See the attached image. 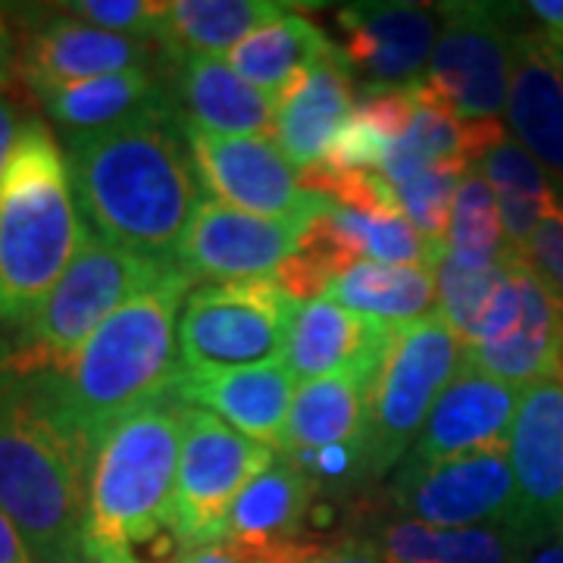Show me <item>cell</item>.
<instances>
[{
  "label": "cell",
  "mask_w": 563,
  "mask_h": 563,
  "mask_svg": "<svg viewBox=\"0 0 563 563\" xmlns=\"http://www.w3.org/2000/svg\"><path fill=\"white\" fill-rule=\"evenodd\" d=\"M301 303L269 279L210 282L181 303V373L285 363Z\"/></svg>",
  "instance_id": "8"
},
{
  "label": "cell",
  "mask_w": 563,
  "mask_h": 563,
  "mask_svg": "<svg viewBox=\"0 0 563 563\" xmlns=\"http://www.w3.org/2000/svg\"><path fill=\"white\" fill-rule=\"evenodd\" d=\"M181 413L176 391H166L107 429L88 476L85 551L91 563H141L135 548L173 523Z\"/></svg>",
  "instance_id": "5"
},
{
  "label": "cell",
  "mask_w": 563,
  "mask_h": 563,
  "mask_svg": "<svg viewBox=\"0 0 563 563\" xmlns=\"http://www.w3.org/2000/svg\"><path fill=\"white\" fill-rule=\"evenodd\" d=\"M523 261L539 273L544 285L563 301V207L536 229L523 251Z\"/></svg>",
  "instance_id": "39"
},
{
  "label": "cell",
  "mask_w": 563,
  "mask_h": 563,
  "mask_svg": "<svg viewBox=\"0 0 563 563\" xmlns=\"http://www.w3.org/2000/svg\"><path fill=\"white\" fill-rule=\"evenodd\" d=\"M332 220L342 229L344 242L354 247L361 261L395 263V266H439L442 251L422 239L404 217L401 207H388L376 213L344 210L332 203Z\"/></svg>",
  "instance_id": "32"
},
{
  "label": "cell",
  "mask_w": 563,
  "mask_h": 563,
  "mask_svg": "<svg viewBox=\"0 0 563 563\" xmlns=\"http://www.w3.org/2000/svg\"><path fill=\"white\" fill-rule=\"evenodd\" d=\"M461 366L463 339L439 310L391 329L379 373L369 388L366 470L373 479H383L401 466Z\"/></svg>",
  "instance_id": "7"
},
{
  "label": "cell",
  "mask_w": 563,
  "mask_h": 563,
  "mask_svg": "<svg viewBox=\"0 0 563 563\" xmlns=\"http://www.w3.org/2000/svg\"><path fill=\"white\" fill-rule=\"evenodd\" d=\"M376 376L344 373L298 385V395L282 435V454L313 451L329 444L366 442L369 388Z\"/></svg>",
  "instance_id": "27"
},
{
  "label": "cell",
  "mask_w": 563,
  "mask_h": 563,
  "mask_svg": "<svg viewBox=\"0 0 563 563\" xmlns=\"http://www.w3.org/2000/svg\"><path fill=\"white\" fill-rule=\"evenodd\" d=\"M301 466L303 473L313 479L317 488H332V485H351L361 476H369L366 470V442L329 444V448H313V451H295L285 454Z\"/></svg>",
  "instance_id": "36"
},
{
  "label": "cell",
  "mask_w": 563,
  "mask_h": 563,
  "mask_svg": "<svg viewBox=\"0 0 563 563\" xmlns=\"http://www.w3.org/2000/svg\"><path fill=\"white\" fill-rule=\"evenodd\" d=\"M173 391L181 404L220 417L247 439L282 448L298 379L285 363H266L220 373H181Z\"/></svg>",
  "instance_id": "19"
},
{
  "label": "cell",
  "mask_w": 563,
  "mask_h": 563,
  "mask_svg": "<svg viewBox=\"0 0 563 563\" xmlns=\"http://www.w3.org/2000/svg\"><path fill=\"white\" fill-rule=\"evenodd\" d=\"M63 154L91 235L176 266L203 201L176 98L101 132L63 135Z\"/></svg>",
  "instance_id": "1"
},
{
  "label": "cell",
  "mask_w": 563,
  "mask_h": 563,
  "mask_svg": "<svg viewBox=\"0 0 563 563\" xmlns=\"http://www.w3.org/2000/svg\"><path fill=\"white\" fill-rule=\"evenodd\" d=\"M351 117L373 125L376 132H383L385 139L395 144V141L407 135L410 122L417 117V98H413L410 88L363 91L361 101H354Z\"/></svg>",
  "instance_id": "38"
},
{
  "label": "cell",
  "mask_w": 563,
  "mask_h": 563,
  "mask_svg": "<svg viewBox=\"0 0 563 563\" xmlns=\"http://www.w3.org/2000/svg\"><path fill=\"white\" fill-rule=\"evenodd\" d=\"M517 476V526L539 544L563 529V383L526 385L507 442Z\"/></svg>",
  "instance_id": "15"
},
{
  "label": "cell",
  "mask_w": 563,
  "mask_h": 563,
  "mask_svg": "<svg viewBox=\"0 0 563 563\" xmlns=\"http://www.w3.org/2000/svg\"><path fill=\"white\" fill-rule=\"evenodd\" d=\"M391 151V141L385 139L383 132H376L373 125L347 117L342 125V132L335 135L332 147H329V157L322 166H332V169H361V173H379L383 169L385 157Z\"/></svg>",
  "instance_id": "37"
},
{
  "label": "cell",
  "mask_w": 563,
  "mask_h": 563,
  "mask_svg": "<svg viewBox=\"0 0 563 563\" xmlns=\"http://www.w3.org/2000/svg\"><path fill=\"white\" fill-rule=\"evenodd\" d=\"M507 129L563 185V47L542 32H517Z\"/></svg>",
  "instance_id": "20"
},
{
  "label": "cell",
  "mask_w": 563,
  "mask_h": 563,
  "mask_svg": "<svg viewBox=\"0 0 563 563\" xmlns=\"http://www.w3.org/2000/svg\"><path fill=\"white\" fill-rule=\"evenodd\" d=\"M169 273H176V266L144 261L88 232L51 298L10 344L13 361L35 373H63L110 313Z\"/></svg>",
  "instance_id": "6"
},
{
  "label": "cell",
  "mask_w": 563,
  "mask_h": 563,
  "mask_svg": "<svg viewBox=\"0 0 563 563\" xmlns=\"http://www.w3.org/2000/svg\"><path fill=\"white\" fill-rule=\"evenodd\" d=\"M529 16L542 25V35L563 47V0H532L526 3Z\"/></svg>",
  "instance_id": "44"
},
{
  "label": "cell",
  "mask_w": 563,
  "mask_h": 563,
  "mask_svg": "<svg viewBox=\"0 0 563 563\" xmlns=\"http://www.w3.org/2000/svg\"><path fill=\"white\" fill-rule=\"evenodd\" d=\"M332 47L335 41L325 38V32L313 22L285 13L282 20L263 25L242 44H235L225 54V63L244 81H251L263 95L279 101L282 95Z\"/></svg>",
  "instance_id": "30"
},
{
  "label": "cell",
  "mask_w": 563,
  "mask_h": 563,
  "mask_svg": "<svg viewBox=\"0 0 563 563\" xmlns=\"http://www.w3.org/2000/svg\"><path fill=\"white\" fill-rule=\"evenodd\" d=\"M479 173L498 198L507 244L523 254L536 229L563 207V185L510 135L485 154Z\"/></svg>",
  "instance_id": "29"
},
{
  "label": "cell",
  "mask_w": 563,
  "mask_h": 563,
  "mask_svg": "<svg viewBox=\"0 0 563 563\" xmlns=\"http://www.w3.org/2000/svg\"><path fill=\"white\" fill-rule=\"evenodd\" d=\"M154 44L95 29L54 7L25 35L20 51V76L35 91L44 85L113 76L125 69H151Z\"/></svg>",
  "instance_id": "18"
},
{
  "label": "cell",
  "mask_w": 563,
  "mask_h": 563,
  "mask_svg": "<svg viewBox=\"0 0 563 563\" xmlns=\"http://www.w3.org/2000/svg\"><path fill=\"white\" fill-rule=\"evenodd\" d=\"M470 169L461 163H442L420 173L417 179L404 181L395 188V198L401 203L404 217L420 232L426 242L439 251H448V229H451V210L457 201L461 181Z\"/></svg>",
  "instance_id": "33"
},
{
  "label": "cell",
  "mask_w": 563,
  "mask_h": 563,
  "mask_svg": "<svg viewBox=\"0 0 563 563\" xmlns=\"http://www.w3.org/2000/svg\"><path fill=\"white\" fill-rule=\"evenodd\" d=\"M354 76L339 44L322 54L301 79L276 101V132L282 154L298 169H317L329 157V147L354 110Z\"/></svg>",
  "instance_id": "22"
},
{
  "label": "cell",
  "mask_w": 563,
  "mask_h": 563,
  "mask_svg": "<svg viewBox=\"0 0 563 563\" xmlns=\"http://www.w3.org/2000/svg\"><path fill=\"white\" fill-rule=\"evenodd\" d=\"M520 395L523 388L501 383L463 363L454 383L444 388L439 404L432 407L420 439L404 461L435 463L476 454V451L507 448Z\"/></svg>",
  "instance_id": "17"
},
{
  "label": "cell",
  "mask_w": 563,
  "mask_h": 563,
  "mask_svg": "<svg viewBox=\"0 0 563 563\" xmlns=\"http://www.w3.org/2000/svg\"><path fill=\"white\" fill-rule=\"evenodd\" d=\"M188 288L185 273H169L110 313L63 373H51L63 417L95 451L110 426L179 383V317Z\"/></svg>",
  "instance_id": "3"
},
{
  "label": "cell",
  "mask_w": 563,
  "mask_h": 563,
  "mask_svg": "<svg viewBox=\"0 0 563 563\" xmlns=\"http://www.w3.org/2000/svg\"><path fill=\"white\" fill-rule=\"evenodd\" d=\"M185 139L201 185L213 201L282 222H310L332 201L307 191L301 169L282 154L276 141L263 135H213L185 122Z\"/></svg>",
  "instance_id": "11"
},
{
  "label": "cell",
  "mask_w": 563,
  "mask_h": 563,
  "mask_svg": "<svg viewBox=\"0 0 563 563\" xmlns=\"http://www.w3.org/2000/svg\"><path fill=\"white\" fill-rule=\"evenodd\" d=\"M325 298L357 317L398 329L439 310V276L432 266L363 261L332 282Z\"/></svg>",
  "instance_id": "26"
},
{
  "label": "cell",
  "mask_w": 563,
  "mask_h": 563,
  "mask_svg": "<svg viewBox=\"0 0 563 563\" xmlns=\"http://www.w3.org/2000/svg\"><path fill=\"white\" fill-rule=\"evenodd\" d=\"M344 63L363 91L410 88L426 73L442 35V10L426 3H351L335 13Z\"/></svg>",
  "instance_id": "13"
},
{
  "label": "cell",
  "mask_w": 563,
  "mask_h": 563,
  "mask_svg": "<svg viewBox=\"0 0 563 563\" xmlns=\"http://www.w3.org/2000/svg\"><path fill=\"white\" fill-rule=\"evenodd\" d=\"M369 544L388 563H526L536 548L517 523L435 529L410 517L379 526Z\"/></svg>",
  "instance_id": "24"
},
{
  "label": "cell",
  "mask_w": 563,
  "mask_h": 563,
  "mask_svg": "<svg viewBox=\"0 0 563 563\" xmlns=\"http://www.w3.org/2000/svg\"><path fill=\"white\" fill-rule=\"evenodd\" d=\"M303 563H388L373 548L369 542H361V539H347V542L329 544V548H320L313 558H307Z\"/></svg>",
  "instance_id": "41"
},
{
  "label": "cell",
  "mask_w": 563,
  "mask_h": 563,
  "mask_svg": "<svg viewBox=\"0 0 563 563\" xmlns=\"http://www.w3.org/2000/svg\"><path fill=\"white\" fill-rule=\"evenodd\" d=\"M276 448L254 442L201 407L181 413V454L173 501V536L191 548L220 544L229 514L247 485L269 470Z\"/></svg>",
  "instance_id": "10"
},
{
  "label": "cell",
  "mask_w": 563,
  "mask_h": 563,
  "mask_svg": "<svg viewBox=\"0 0 563 563\" xmlns=\"http://www.w3.org/2000/svg\"><path fill=\"white\" fill-rule=\"evenodd\" d=\"M391 501L404 517L435 529L517 523L520 514L507 448L435 463L404 461L391 483Z\"/></svg>",
  "instance_id": "12"
},
{
  "label": "cell",
  "mask_w": 563,
  "mask_h": 563,
  "mask_svg": "<svg viewBox=\"0 0 563 563\" xmlns=\"http://www.w3.org/2000/svg\"><path fill=\"white\" fill-rule=\"evenodd\" d=\"M507 261L498 263V266H488V269H463L457 263L442 257V263L435 266V276H439V313L461 335L463 344L473 335L476 322L483 317L485 303L492 301Z\"/></svg>",
  "instance_id": "34"
},
{
  "label": "cell",
  "mask_w": 563,
  "mask_h": 563,
  "mask_svg": "<svg viewBox=\"0 0 563 563\" xmlns=\"http://www.w3.org/2000/svg\"><path fill=\"white\" fill-rule=\"evenodd\" d=\"M22 125H25V120H22L20 103L3 91V95H0V185H3V176H7V166H10V157H13V147H16V141H20Z\"/></svg>",
  "instance_id": "40"
},
{
  "label": "cell",
  "mask_w": 563,
  "mask_h": 563,
  "mask_svg": "<svg viewBox=\"0 0 563 563\" xmlns=\"http://www.w3.org/2000/svg\"><path fill=\"white\" fill-rule=\"evenodd\" d=\"M88 239L66 154L29 117L0 185V325H25Z\"/></svg>",
  "instance_id": "4"
},
{
  "label": "cell",
  "mask_w": 563,
  "mask_h": 563,
  "mask_svg": "<svg viewBox=\"0 0 563 563\" xmlns=\"http://www.w3.org/2000/svg\"><path fill=\"white\" fill-rule=\"evenodd\" d=\"M288 10L291 3L276 0H169L157 44H163L166 60L185 54L222 57Z\"/></svg>",
  "instance_id": "28"
},
{
  "label": "cell",
  "mask_w": 563,
  "mask_h": 563,
  "mask_svg": "<svg viewBox=\"0 0 563 563\" xmlns=\"http://www.w3.org/2000/svg\"><path fill=\"white\" fill-rule=\"evenodd\" d=\"M95 448L63 417L51 373L0 351V510L41 563H91L85 551Z\"/></svg>",
  "instance_id": "2"
},
{
  "label": "cell",
  "mask_w": 563,
  "mask_h": 563,
  "mask_svg": "<svg viewBox=\"0 0 563 563\" xmlns=\"http://www.w3.org/2000/svg\"><path fill=\"white\" fill-rule=\"evenodd\" d=\"M176 563H254L232 551L229 544H207V548H191L185 551Z\"/></svg>",
  "instance_id": "45"
},
{
  "label": "cell",
  "mask_w": 563,
  "mask_h": 563,
  "mask_svg": "<svg viewBox=\"0 0 563 563\" xmlns=\"http://www.w3.org/2000/svg\"><path fill=\"white\" fill-rule=\"evenodd\" d=\"M307 222L266 220L203 198L176 254V269L198 279H269L295 257Z\"/></svg>",
  "instance_id": "14"
},
{
  "label": "cell",
  "mask_w": 563,
  "mask_h": 563,
  "mask_svg": "<svg viewBox=\"0 0 563 563\" xmlns=\"http://www.w3.org/2000/svg\"><path fill=\"white\" fill-rule=\"evenodd\" d=\"M32 95L38 98L44 117L60 125L63 135L101 132L173 98L163 91L151 69H125L69 85H44Z\"/></svg>",
  "instance_id": "25"
},
{
  "label": "cell",
  "mask_w": 563,
  "mask_h": 563,
  "mask_svg": "<svg viewBox=\"0 0 563 563\" xmlns=\"http://www.w3.org/2000/svg\"><path fill=\"white\" fill-rule=\"evenodd\" d=\"M0 563H41L32 544L25 542L20 526L13 523L3 510H0Z\"/></svg>",
  "instance_id": "43"
},
{
  "label": "cell",
  "mask_w": 563,
  "mask_h": 563,
  "mask_svg": "<svg viewBox=\"0 0 563 563\" xmlns=\"http://www.w3.org/2000/svg\"><path fill=\"white\" fill-rule=\"evenodd\" d=\"M388 339L391 329L383 322L357 317L329 298H317L298 310L285 366L301 385L344 373L376 376Z\"/></svg>",
  "instance_id": "21"
},
{
  "label": "cell",
  "mask_w": 563,
  "mask_h": 563,
  "mask_svg": "<svg viewBox=\"0 0 563 563\" xmlns=\"http://www.w3.org/2000/svg\"><path fill=\"white\" fill-rule=\"evenodd\" d=\"M317 495L313 479L282 454L239 495L220 544L254 563H303L322 548L303 542Z\"/></svg>",
  "instance_id": "16"
},
{
  "label": "cell",
  "mask_w": 563,
  "mask_h": 563,
  "mask_svg": "<svg viewBox=\"0 0 563 563\" xmlns=\"http://www.w3.org/2000/svg\"><path fill=\"white\" fill-rule=\"evenodd\" d=\"M169 0H66L57 10L125 38L157 41Z\"/></svg>",
  "instance_id": "35"
},
{
  "label": "cell",
  "mask_w": 563,
  "mask_h": 563,
  "mask_svg": "<svg viewBox=\"0 0 563 563\" xmlns=\"http://www.w3.org/2000/svg\"><path fill=\"white\" fill-rule=\"evenodd\" d=\"M442 35L432 60L410 85L420 107L457 120H498L514 76V32L495 3H439Z\"/></svg>",
  "instance_id": "9"
},
{
  "label": "cell",
  "mask_w": 563,
  "mask_h": 563,
  "mask_svg": "<svg viewBox=\"0 0 563 563\" xmlns=\"http://www.w3.org/2000/svg\"><path fill=\"white\" fill-rule=\"evenodd\" d=\"M20 51L22 44L16 38V29H13V16L7 7H0V95L20 73Z\"/></svg>",
  "instance_id": "42"
},
{
  "label": "cell",
  "mask_w": 563,
  "mask_h": 563,
  "mask_svg": "<svg viewBox=\"0 0 563 563\" xmlns=\"http://www.w3.org/2000/svg\"><path fill=\"white\" fill-rule=\"evenodd\" d=\"M526 563H563V529L558 536H551V539H544V542L536 544V548L529 551Z\"/></svg>",
  "instance_id": "46"
},
{
  "label": "cell",
  "mask_w": 563,
  "mask_h": 563,
  "mask_svg": "<svg viewBox=\"0 0 563 563\" xmlns=\"http://www.w3.org/2000/svg\"><path fill=\"white\" fill-rule=\"evenodd\" d=\"M514 254L507 244L501 225V210L492 185L483 179L479 169H473L461 181L457 201L451 210V229H448V251L444 257L463 269H488L498 266Z\"/></svg>",
  "instance_id": "31"
},
{
  "label": "cell",
  "mask_w": 563,
  "mask_h": 563,
  "mask_svg": "<svg viewBox=\"0 0 563 563\" xmlns=\"http://www.w3.org/2000/svg\"><path fill=\"white\" fill-rule=\"evenodd\" d=\"M176 103L181 120L213 135H263L276 132V101L244 81L225 57L185 54L176 57Z\"/></svg>",
  "instance_id": "23"
}]
</instances>
